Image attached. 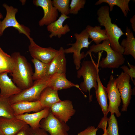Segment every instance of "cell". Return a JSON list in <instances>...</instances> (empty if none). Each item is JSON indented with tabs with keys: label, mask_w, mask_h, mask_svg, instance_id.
<instances>
[{
	"label": "cell",
	"mask_w": 135,
	"mask_h": 135,
	"mask_svg": "<svg viewBox=\"0 0 135 135\" xmlns=\"http://www.w3.org/2000/svg\"><path fill=\"white\" fill-rule=\"evenodd\" d=\"M130 1V0H99L95 3V5H98L103 3H107L109 6L110 12L112 11L114 6H116L120 8L124 16L127 17L128 12L130 11L129 6Z\"/></svg>",
	"instance_id": "26"
},
{
	"label": "cell",
	"mask_w": 135,
	"mask_h": 135,
	"mask_svg": "<svg viewBox=\"0 0 135 135\" xmlns=\"http://www.w3.org/2000/svg\"><path fill=\"white\" fill-rule=\"evenodd\" d=\"M8 73L7 72L0 73V94L9 98L18 93L22 90L18 87L10 78Z\"/></svg>",
	"instance_id": "17"
},
{
	"label": "cell",
	"mask_w": 135,
	"mask_h": 135,
	"mask_svg": "<svg viewBox=\"0 0 135 135\" xmlns=\"http://www.w3.org/2000/svg\"><path fill=\"white\" fill-rule=\"evenodd\" d=\"M50 109L56 118L66 123L76 112L72 102L69 100H61L52 105Z\"/></svg>",
	"instance_id": "12"
},
{
	"label": "cell",
	"mask_w": 135,
	"mask_h": 135,
	"mask_svg": "<svg viewBox=\"0 0 135 135\" xmlns=\"http://www.w3.org/2000/svg\"><path fill=\"white\" fill-rule=\"evenodd\" d=\"M30 126L27 124L22 128L15 135H30Z\"/></svg>",
	"instance_id": "36"
},
{
	"label": "cell",
	"mask_w": 135,
	"mask_h": 135,
	"mask_svg": "<svg viewBox=\"0 0 135 135\" xmlns=\"http://www.w3.org/2000/svg\"><path fill=\"white\" fill-rule=\"evenodd\" d=\"M125 35L126 38L123 39L120 44L124 48L123 54L130 55L135 59V38L130 29L126 26Z\"/></svg>",
	"instance_id": "23"
},
{
	"label": "cell",
	"mask_w": 135,
	"mask_h": 135,
	"mask_svg": "<svg viewBox=\"0 0 135 135\" xmlns=\"http://www.w3.org/2000/svg\"><path fill=\"white\" fill-rule=\"evenodd\" d=\"M65 54L64 48L60 47L48 63V77L55 73H66V61Z\"/></svg>",
	"instance_id": "14"
},
{
	"label": "cell",
	"mask_w": 135,
	"mask_h": 135,
	"mask_svg": "<svg viewBox=\"0 0 135 135\" xmlns=\"http://www.w3.org/2000/svg\"><path fill=\"white\" fill-rule=\"evenodd\" d=\"M127 63L128 66L130 68V69L126 65L122 66L120 67V68L123 70L124 72L126 73L129 76L135 85V81L133 80V78H135V66L130 64L128 62H127Z\"/></svg>",
	"instance_id": "32"
},
{
	"label": "cell",
	"mask_w": 135,
	"mask_h": 135,
	"mask_svg": "<svg viewBox=\"0 0 135 135\" xmlns=\"http://www.w3.org/2000/svg\"><path fill=\"white\" fill-rule=\"evenodd\" d=\"M97 14L98 21L100 26L104 27L112 48L115 51L123 54L124 48L120 44L119 40L124 34L116 24L112 22L109 6H101L98 10Z\"/></svg>",
	"instance_id": "2"
},
{
	"label": "cell",
	"mask_w": 135,
	"mask_h": 135,
	"mask_svg": "<svg viewBox=\"0 0 135 135\" xmlns=\"http://www.w3.org/2000/svg\"><path fill=\"white\" fill-rule=\"evenodd\" d=\"M2 6L6 10V14L4 19L2 21L0 20V36L2 35L6 28L12 27L17 30L20 34L26 35L29 40L30 39L32 38L30 36V28L20 24L16 18V15L18 12V9L6 3L3 4Z\"/></svg>",
	"instance_id": "7"
},
{
	"label": "cell",
	"mask_w": 135,
	"mask_h": 135,
	"mask_svg": "<svg viewBox=\"0 0 135 135\" xmlns=\"http://www.w3.org/2000/svg\"><path fill=\"white\" fill-rule=\"evenodd\" d=\"M130 79L127 74L122 72L115 79L116 86L120 94L122 100L123 104L121 111L123 112L127 111L132 94V86L130 84Z\"/></svg>",
	"instance_id": "9"
},
{
	"label": "cell",
	"mask_w": 135,
	"mask_h": 135,
	"mask_svg": "<svg viewBox=\"0 0 135 135\" xmlns=\"http://www.w3.org/2000/svg\"><path fill=\"white\" fill-rule=\"evenodd\" d=\"M27 124L16 118L0 117V130L4 135H15Z\"/></svg>",
	"instance_id": "16"
},
{
	"label": "cell",
	"mask_w": 135,
	"mask_h": 135,
	"mask_svg": "<svg viewBox=\"0 0 135 135\" xmlns=\"http://www.w3.org/2000/svg\"><path fill=\"white\" fill-rule=\"evenodd\" d=\"M108 119L107 116H104L102 118L97 128H101L104 132L106 130Z\"/></svg>",
	"instance_id": "35"
},
{
	"label": "cell",
	"mask_w": 135,
	"mask_h": 135,
	"mask_svg": "<svg viewBox=\"0 0 135 135\" xmlns=\"http://www.w3.org/2000/svg\"><path fill=\"white\" fill-rule=\"evenodd\" d=\"M70 1L69 0H53L52 2L53 6L61 14L67 16L69 14Z\"/></svg>",
	"instance_id": "29"
},
{
	"label": "cell",
	"mask_w": 135,
	"mask_h": 135,
	"mask_svg": "<svg viewBox=\"0 0 135 135\" xmlns=\"http://www.w3.org/2000/svg\"><path fill=\"white\" fill-rule=\"evenodd\" d=\"M66 123L56 118L50 111L40 121V128L50 135H68V132L70 128Z\"/></svg>",
	"instance_id": "8"
},
{
	"label": "cell",
	"mask_w": 135,
	"mask_h": 135,
	"mask_svg": "<svg viewBox=\"0 0 135 135\" xmlns=\"http://www.w3.org/2000/svg\"><path fill=\"white\" fill-rule=\"evenodd\" d=\"M97 82V87L95 89L96 97L99 103L104 116H107L108 114V96L106 88L102 84L100 78L99 73L98 74Z\"/></svg>",
	"instance_id": "22"
},
{
	"label": "cell",
	"mask_w": 135,
	"mask_h": 135,
	"mask_svg": "<svg viewBox=\"0 0 135 135\" xmlns=\"http://www.w3.org/2000/svg\"><path fill=\"white\" fill-rule=\"evenodd\" d=\"M94 126L88 127L84 130L78 133V135H96V132L98 130Z\"/></svg>",
	"instance_id": "33"
},
{
	"label": "cell",
	"mask_w": 135,
	"mask_h": 135,
	"mask_svg": "<svg viewBox=\"0 0 135 135\" xmlns=\"http://www.w3.org/2000/svg\"><path fill=\"white\" fill-rule=\"evenodd\" d=\"M61 100L58 96V90L48 86L42 91L39 100L44 108H50L52 105Z\"/></svg>",
	"instance_id": "21"
},
{
	"label": "cell",
	"mask_w": 135,
	"mask_h": 135,
	"mask_svg": "<svg viewBox=\"0 0 135 135\" xmlns=\"http://www.w3.org/2000/svg\"><path fill=\"white\" fill-rule=\"evenodd\" d=\"M76 41L74 43H70L67 45L71 46L64 49L65 54L73 53V62L76 70H78L81 66V60L85 57V54L83 52L81 53L82 49L84 48H88L92 41L89 42V36L85 29L78 34H74Z\"/></svg>",
	"instance_id": "6"
},
{
	"label": "cell",
	"mask_w": 135,
	"mask_h": 135,
	"mask_svg": "<svg viewBox=\"0 0 135 135\" xmlns=\"http://www.w3.org/2000/svg\"><path fill=\"white\" fill-rule=\"evenodd\" d=\"M108 126L106 129L108 135H119L118 122L114 114L108 118Z\"/></svg>",
	"instance_id": "30"
},
{
	"label": "cell",
	"mask_w": 135,
	"mask_h": 135,
	"mask_svg": "<svg viewBox=\"0 0 135 135\" xmlns=\"http://www.w3.org/2000/svg\"><path fill=\"white\" fill-rule=\"evenodd\" d=\"M13 66V61L11 56L4 52L0 47V73L7 72L10 73Z\"/></svg>",
	"instance_id": "28"
},
{
	"label": "cell",
	"mask_w": 135,
	"mask_h": 135,
	"mask_svg": "<svg viewBox=\"0 0 135 135\" xmlns=\"http://www.w3.org/2000/svg\"><path fill=\"white\" fill-rule=\"evenodd\" d=\"M0 135H4L0 130Z\"/></svg>",
	"instance_id": "40"
},
{
	"label": "cell",
	"mask_w": 135,
	"mask_h": 135,
	"mask_svg": "<svg viewBox=\"0 0 135 135\" xmlns=\"http://www.w3.org/2000/svg\"><path fill=\"white\" fill-rule=\"evenodd\" d=\"M86 2L85 0H72L69 5V14H78L81 9L84 8Z\"/></svg>",
	"instance_id": "31"
},
{
	"label": "cell",
	"mask_w": 135,
	"mask_h": 135,
	"mask_svg": "<svg viewBox=\"0 0 135 135\" xmlns=\"http://www.w3.org/2000/svg\"><path fill=\"white\" fill-rule=\"evenodd\" d=\"M49 78L34 80L30 87L9 98L11 104L21 101L32 102L39 100L41 92L48 86Z\"/></svg>",
	"instance_id": "5"
},
{
	"label": "cell",
	"mask_w": 135,
	"mask_h": 135,
	"mask_svg": "<svg viewBox=\"0 0 135 135\" xmlns=\"http://www.w3.org/2000/svg\"><path fill=\"white\" fill-rule=\"evenodd\" d=\"M102 135H108L106 133V130L104 132V133Z\"/></svg>",
	"instance_id": "39"
},
{
	"label": "cell",
	"mask_w": 135,
	"mask_h": 135,
	"mask_svg": "<svg viewBox=\"0 0 135 135\" xmlns=\"http://www.w3.org/2000/svg\"><path fill=\"white\" fill-rule=\"evenodd\" d=\"M12 106L15 116L31 112H37L44 109L39 100L32 102H20L12 104Z\"/></svg>",
	"instance_id": "20"
},
{
	"label": "cell",
	"mask_w": 135,
	"mask_h": 135,
	"mask_svg": "<svg viewBox=\"0 0 135 135\" xmlns=\"http://www.w3.org/2000/svg\"><path fill=\"white\" fill-rule=\"evenodd\" d=\"M69 18L67 15L61 14L56 20L47 26V30L50 33L49 36L50 38L54 36H57L60 38L62 35L70 31V27L68 24L63 25L65 20Z\"/></svg>",
	"instance_id": "19"
},
{
	"label": "cell",
	"mask_w": 135,
	"mask_h": 135,
	"mask_svg": "<svg viewBox=\"0 0 135 135\" xmlns=\"http://www.w3.org/2000/svg\"><path fill=\"white\" fill-rule=\"evenodd\" d=\"M48 86L58 91L72 87L78 88L80 90L78 85L71 82L66 78L65 73H55L50 76Z\"/></svg>",
	"instance_id": "18"
},
{
	"label": "cell",
	"mask_w": 135,
	"mask_h": 135,
	"mask_svg": "<svg viewBox=\"0 0 135 135\" xmlns=\"http://www.w3.org/2000/svg\"><path fill=\"white\" fill-rule=\"evenodd\" d=\"M0 117L8 118L15 117L14 112L9 98L0 94Z\"/></svg>",
	"instance_id": "27"
},
{
	"label": "cell",
	"mask_w": 135,
	"mask_h": 135,
	"mask_svg": "<svg viewBox=\"0 0 135 135\" xmlns=\"http://www.w3.org/2000/svg\"><path fill=\"white\" fill-rule=\"evenodd\" d=\"M88 33L89 38L92 39L96 44L100 43L102 41L108 39L106 32L105 29H102L100 26L93 27L88 25L85 29Z\"/></svg>",
	"instance_id": "24"
},
{
	"label": "cell",
	"mask_w": 135,
	"mask_h": 135,
	"mask_svg": "<svg viewBox=\"0 0 135 135\" xmlns=\"http://www.w3.org/2000/svg\"><path fill=\"white\" fill-rule=\"evenodd\" d=\"M3 18V16L0 11V20L1 19H2Z\"/></svg>",
	"instance_id": "38"
},
{
	"label": "cell",
	"mask_w": 135,
	"mask_h": 135,
	"mask_svg": "<svg viewBox=\"0 0 135 135\" xmlns=\"http://www.w3.org/2000/svg\"><path fill=\"white\" fill-rule=\"evenodd\" d=\"M106 90L109 100L108 113L110 112L111 114H115L117 117H119L121 114L119 110L121 102L120 94L116 87L115 78L112 74L110 76Z\"/></svg>",
	"instance_id": "10"
},
{
	"label": "cell",
	"mask_w": 135,
	"mask_h": 135,
	"mask_svg": "<svg viewBox=\"0 0 135 135\" xmlns=\"http://www.w3.org/2000/svg\"><path fill=\"white\" fill-rule=\"evenodd\" d=\"M101 51H105L107 55L106 58H103L100 61L99 67L102 68H118L124 64L125 59L123 54L112 49L108 39L103 41L102 43L91 46L85 54V57L90 53H96Z\"/></svg>",
	"instance_id": "4"
},
{
	"label": "cell",
	"mask_w": 135,
	"mask_h": 135,
	"mask_svg": "<svg viewBox=\"0 0 135 135\" xmlns=\"http://www.w3.org/2000/svg\"><path fill=\"white\" fill-rule=\"evenodd\" d=\"M28 51L33 58L46 64L49 63L54 56L58 50L51 47L43 48L37 44L32 38L29 40Z\"/></svg>",
	"instance_id": "11"
},
{
	"label": "cell",
	"mask_w": 135,
	"mask_h": 135,
	"mask_svg": "<svg viewBox=\"0 0 135 135\" xmlns=\"http://www.w3.org/2000/svg\"><path fill=\"white\" fill-rule=\"evenodd\" d=\"M50 112V108H44L34 113H26L16 116L15 117L24 122L31 128L35 129L40 128V121L46 118Z\"/></svg>",
	"instance_id": "15"
},
{
	"label": "cell",
	"mask_w": 135,
	"mask_h": 135,
	"mask_svg": "<svg viewBox=\"0 0 135 135\" xmlns=\"http://www.w3.org/2000/svg\"><path fill=\"white\" fill-rule=\"evenodd\" d=\"M30 135H48L47 132L40 128L33 129L30 126Z\"/></svg>",
	"instance_id": "34"
},
{
	"label": "cell",
	"mask_w": 135,
	"mask_h": 135,
	"mask_svg": "<svg viewBox=\"0 0 135 135\" xmlns=\"http://www.w3.org/2000/svg\"><path fill=\"white\" fill-rule=\"evenodd\" d=\"M31 60L34 64L35 70L32 76L33 80L48 78V63H45L34 58Z\"/></svg>",
	"instance_id": "25"
},
{
	"label": "cell",
	"mask_w": 135,
	"mask_h": 135,
	"mask_svg": "<svg viewBox=\"0 0 135 135\" xmlns=\"http://www.w3.org/2000/svg\"><path fill=\"white\" fill-rule=\"evenodd\" d=\"M103 52H98V60L97 64L92 59L91 53H90L88 54L90 56L91 60L83 61L81 64V66L77 71V78H79L82 76L83 79V81L79 86L80 90L86 97V96L82 92H88L90 100H91L90 94L91 89L94 88L95 90L97 87V79L98 74L99 73L98 64L102 53Z\"/></svg>",
	"instance_id": "3"
},
{
	"label": "cell",
	"mask_w": 135,
	"mask_h": 135,
	"mask_svg": "<svg viewBox=\"0 0 135 135\" xmlns=\"http://www.w3.org/2000/svg\"><path fill=\"white\" fill-rule=\"evenodd\" d=\"M33 4L36 6L41 7L44 11V15L38 22L40 26L48 25L57 20L58 11L53 6L51 0H34Z\"/></svg>",
	"instance_id": "13"
},
{
	"label": "cell",
	"mask_w": 135,
	"mask_h": 135,
	"mask_svg": "<svg viewBox=\"0 0 135 135\" xmlns=\"http://www.w3.org/2000/svg\"><path fill=\"white\" fill-rule=\"evenodd\" d=\"M11 56L13 61V68L10 74L12 80L22 90L30 87L33 83V73L31 65L26 57L18 52H14Z\"/></svg>",
	"instance_id": "1"
},
{
	"label": "cell",
	"mask_w": 135,
	"mask_h": 135,
	"mask_svg": "<svg viewBox=\"0 0 135 135\" xmlns=\"http://www.w3.org/2000/svg\"><path fill=\"white\" fill-rule=\"evenodd\" d=\"M130 22L131 24L132 28L133 30L135 32V16H133L130 19Z\"/></svg>",
	"instance_id": "37"
}]
</instances>
